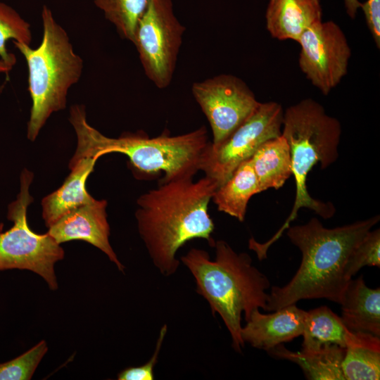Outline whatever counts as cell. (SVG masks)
Segmentation results:
<instances>
[{
	"mask_svg": "<svg viewBox=\"0 0 380 380\" xmlns=\"http://www.w3.org/2000/svg\"><path fill=\"white\" fill-rule=\"evenodd\" d=\"M218 187L205 175L159 184L137 201L135 213L139 235L154 265L164 276L173 274L179 265V248L189 241L203 239L214 247V222L208 204Z\"/></svg>",
	"mask_w": 380,
	"mask_h": 380,
	"instance_id": "obj_1",
	"label": "cell"
},
{
	"mask_svg": "<svg viewBox=\"0 0 380 380\" xmlns=\"http://www.w3.org/2000/svg\"><path fill=\"white\" fill-rule=\"evenodd\" d=\"M379 221V215L332 229L317 218L286 229L291 242L302 253V260L291 281L273 286L267 310L275 311L303 299L324 298L341 304L350 279L344 267L355 248Z\"/></svg>",
	"mask_w": 380,
	"mask_h": 380,
	"instance_id": "obj_2",
	"label": "cell"
},
{
	"mask_svg": "<svg viewBox=\"0 0 380 380\" xmlns=\"http://www.w3.org/2000/svg\"><path fill=\"white\" fill-rule=\"evenodd\" d=\"M69 120L77 139L70 163L84 158L97 160L106 153H120L129 158L133 169L139 173L163 172L164 177L160 184L193 178L199 170L201 155L210 142L205 126L174 137L163 134L148 138L140 134L127 133L118 138L107 137L87 122L82 105L71 107Z\"/></svg>",
	"mask_w": 380,
	"mask_h": 380,
	"instance_id": "obj_3",
	"label": "cell"
},
{
	"mask_svg": "<svg viewBox=\"0 0 380 380\" xmlns=\"http://www.w3.org/2000/svg\"><path fill=\"white\" fill-rule=\"evenodd\" d=\"M215 259L192 248L181 258L193 274L196 292L209 303L212 314L222 317L232 339L234 349L241 353L245 343L241 337V315L246 322L255 309L267 310L270 287L267 277L252 265L251 256L237 253L224 241H215Z\"/></svg>",
	"mask_w": 380,
	"mask_h": 380,
	"instance_id": "obj_4",
	"label": "cell"
},
{
	"mask_svg": "<svg viewBox=\"0 0 380 380\" xmlns=\"http://www.w3.org/2000/svg\"><path fill=\"white\" fill-rule=\"evenodd\" d=\"M341 134L339 121L328 115L323 106L311 98L303 99L284 110L281 135L290 148L295 200L289 217L270 240L265 243H258L255 239L250 241V248L260 260L266 258L270 246L289 227L300 208L313 210L323 219L334 216V204L312 198L308 191L306 181L315 165L319 163L322 169H326L338 159Z\"/></svg>",
	"mask_w": 380,
	"mask_h": 380,
	"instance_id": "obj_5",
	"label": "cell"
},
{
	"mask_svg": "<svg viewBox=\"0 0 380 380\" xmlns=\"http://www.w3.org/2000/svg\"><path fill=\"white\" fill-rule=\"evenodd\" d=\"M42 40L36 49L13 41L28 68V91L32 100L27 138L34 141L50 115L66 106L69 89L80 79L83 60L77 55L66 31L43 6Z\"/></svg>",
	"mask_w": 380,
	"mask_h": 380,
	"instance_id": "obj_6",
	"label": "cell"
},
{
	"mask_svg": "<svg viewBox=\"0 0 380 380\" xmlns=\"http://www.w3.org/2000/svg\"><path fill=\"white\" fill-rule=\"evenodd\" d=\"M33 173L23 169L17 198L8 206L7 218L13 222L11 229L0 230V270H27L41 276L49 287L58 288L54 265L64 257V251L48 233L39 234L30 227L27 210L33 198L29 188Z\"/></svg>",
	"mask_w": 380,
	"mask_h": 380,
	"instance_id": "obj_7",
	"label": "cell"
},
{
	"mask_svg": "<svg viewBox=\"0 0 380 380\" xmlns=\"http://www.w3.org/2000/svg\"><path fill=\"white\" fill-rule=\"evenodd\" d=\"M184 32L172 0H148L133 44L147 77L159 89L172 82Z\"/></svg>",
	"mask_w": 380,
	"mask_h": 380,
	"instance_id": "obj_8",
	"label": "cell"
},
{
	"mask_svg": "<svg viewBox=\"0 0 380 380\" xmlns=\"http://www.w3.org/2000/svg\"><path fill=\"white\" fill-rule=\"evenodd\" d=\"M284 112L277 102L260 103L222 142L217 145L209 142L201 155L199 170L215 180L218 186L224 184L262 143L281 134Z\"/></svg>",
	"mask_w": 380,
	"mask_h": 380,
	"instance_id": "obj_9",
	"label": "cell"
},
{
	"mask_svg": "<svg viewBox=\"0 0 380 380\" xmlns=\"http://www.w3.org/2000/svg\"><path fill=\"white\" fill-rule=\"evenodd\" d=\"M191 91L209 122L213 145L227 138L260 103L248 86L232 75H219L194 82Z\"/></svg>",
	"mask_w": 380,
	"mask_h": 380,
	"instance_id": "obj_10",
	"label": "cell"
},
{
	"mask_svg": "<svg viewBox=\"0 0 380 380\" xmlns=\"http://www.w3.org/2000/svg\"><path fill=\"white\" fill-rule=\"evenodd\" d=\"M297 42L301 71L328 95L348 72L351 49L343 31L334 21H321L307 29Z\"/></svg>",
	"mask_w": 380,
	"mask_h": 380,
	"instance_id": "obj_11",
	"label": "cell"
},
{
	"mask_svg": "<svg viewBox=\"0 0 380 380\" xmlns=\"http://www.w3.org/2000/svg\"><path fill=\"white\" fill-rule=\"evenodd\" d=\"M107 201L96 200L82 205L61 217L49 227L48 234L59 244L72 240H82L100 249L124 271L110 242L107 221Z\"/></svg>",
	"mask_w": 380,
	"mask_h": 380,
	"instance_id": "obj_12",
	"label": "cell"
},
{
	"mask_svg": "<svg viewBox=\"0 0 380 380\" xmlns=\"http://www.w3.org/2000/svg\"><path fill=\"white\" fill-rule=\"evenodd\" d=\"M305 311L291 304L270 314H262L255 309L246 324L241 327V337L244 343L268 351L275 346L301 336Z\"/></svg>",
	"mask_w": 380,
	"mask_h": 380,
	"instance_id": "obj_13",
	"label": "cell"
},
{
	"mask_svg": "<svg viewBox=\"0 0 380 380\" xmlns=\"http://www.w3.org/2000/svg\"><path fill=\"white\" fill-rule=\"evenodd\" d=\"M265 20L273 38L297 42L307 29L322 21L320 0H269Z\"/></svg>",
	"mask_w": 380,
	"mask_h": 380,
	"instance_id": "obj_14",
	"label": "cell"
},
{
	"mask_svg": "<svg viewBox=\"0 0 380 380\" xmlns=\"http://www.w3.org/2000/svg\"><path fill=\"white\" fill-rule=\"evenodd\" d=\"M96 160L84 158L69 163L71 172L62 186L42 199V217L48 228L63 215L95 199L88 193L86 182Z\"/></svg>",
	"mask_w": 380,
	"mask_h": 380,
	"instance_id": "obj_15",
	"label": "cell"
},
{
	"mask_svg": "<svg viewBox=\"0 0 380 380\" xmlns=\"http://www.w3.org/2000/svg\"><path fill=\"white\" fill-rule=\"evenodd\" d=\"M341 318L352 331L380 337V288L368 287L362 275L350 279L341 303Z\"/></svg>",
	"mask_w": 380,
	"mask_h": 380,
	"instance_id": "obj_16",
	"label": "cell"
},
{
	"mask_svg": "<svg viewBox=\"0 0 380 380\" xmlns=\"http://www.w3.org/2000/svg\"><path fill=\"white\" fill-rule=\"evenodd\" d=\"M267 353L276 357L296 363L310 380H345L342 362L345 348L326 344L317 350L293 352L279 344Z\"/></svg>",
	"mask_w": 380,
	"mask_h": 380,
	"instance_id": "obj_17",
	"label": "cell"
},
{
	"mask_svg": "<svg viewBox=\"0 0 380 380\" xmlns=\"http://www.w3.org/2000/svg\"><path fill=\"white\" fill-rule=\"evenodd\" d=\"M345 380L380 379V337L348 331L342 362Z\"/></svg>",
	"mask_w": 380,
	"mask_h": 380,
	"instance_id": "obj_18",
	"label": "cell"
},
{
	"mask_svg": "<svg viewBox=\"0 0 380 380\" xmlns=\"http://www.w3.org/2000/svg\"><path fill=\"white\" fill-rule=\"evenodd\" d=\"M251 160L260 192L280 189L292 175L289 146L281 134L262 143Z\"/></svg>",
	"mask_w": 380,
	"mask_h": 380,
	"instance_id": "obj_19",
	"label": "cell"
},
{
	"mask_svg": "<svg viewBox=\"0 0 380 380\" xmlns=\"http://www.w3.org/2000/svg\"><path fill=\"white\" fill-rule=\"evenodd\" d=\"M260 192L250 158L242 162L229 178L217 188L211 200L219 211L243 222L250 198Z\"/></svg>",
	"mask_w": 380,
	"mask_h": 380,
	"instance_id": "obj_20",
	"label": "cell"
},
{
	"mask_svg": "<svg viewBox=\"0 0 380 380\" xmlns=\"http://www.w3.org/2000/svg\"><path fill=\"white\" fill-rule=\"evenodd\" d=\"M348 331L341 317L327 306L305 311L301 350H317L326 344L345 348Z\"/></svg>",
	"mask_w": 380,
	"mask_h": 380,
	"instance_id": "obj_21",
	"label": "cell"
},
{
	"mask_svg": "<svg viewBox=\"0 0 380 380\" xmlns=\"http://www.w3.org/2000/svg\"><path fill=\"white\" fill-rule=\"evenodd\" d=\"M123 39L134 43L137 23L148 0H93Z\"/></svg>",
	"mask_w": 380,
	"mask_h": 380,
	"instance_id": "obj_22",
	"label": "cell"
},
{
	"mask_svg": "<svg viewBox=\"0 0 380 380\" xmlns=\"http://www.w3.org/2000/svg\"><path fill=\"white\" fill-rule=\"evenodd\" d=\"M9 39L30 46L32 39L30 25L11 6L0 2V57L13 67L16 57L7 51L6 46Z\"/></svg>",
	"mask_w": 380,
	"mask_h": 380,
	"instance_id": "obj_23",
	"label": "cell"
},
{
	"mask_svg": "<svg viewBox=\"0 0 380 380\" xmlns=\"http://www.w3.org/2000/svg\"><path fill=\"white\" fill-rule=\"evenodd\" d=\"M48 350L42 341L34 347L8 362L0 364V380H29Z\"/></svg>",
	"mask_w": 380,
	"mask_h": 380,
	"instance_id": "obj_24",
	"label": "cell"
},
{
	"mask_svg": "<svg viewBox=\"0 0 380 380\" xmlns=\"http://www.w3.org/2000/svg\"><path fill=\"white\" fill-rule=\"evenodd\" d=\"M365 266L380 267V229L369 231L350 255L344 274L351 279Z\"/></svg>",
	"mask_w": 380,
	"mask_h": 380,
	"instance_id": "obj_25",
	"label": "cell"
},
{
	"mask_svg": "<svg viewBox=\"0 0 380 380\" xmlns=\"http://www.w3.org/2000/svg\"><path fill=\"white\" fill-rule=\"evenodd\" d=\"M167 326L163 325L160 331L156 345L155 351L151 358L146 364L139 367H130L121 371L118 374L119 380H153L154 379L153 368L156 366L165 336Z\"/></svg>",
	"mask_w": 380,
	"mask_h": 380,
	"instance_id": "obj_26",
	"label": "cell"
},
{
	"mask_svg": "<svg viewBox=\"0 0 380 380\" xmlns=\"http://www.w3.org/2000/svg\"><path fill=\"white\" fill-rule=\"evenodd\" d=\"M377 49L380 48V0H367L360 7Z\"/></svg>",
	"mask_w": 380,
	"mask_h": 380,
	"instance_id": "obj_27",
	"label": "cell"
},
{
	"mask_svg": "<svg viewBox=\"0 0 380 380\" xmlns=\"http://www.w3.org/2000/svg\"><path fill=\"white\" fill-rule=\"evenodd\" d=\"M345 7L347 14L352 18H355L357 11L361 7V4L358 0H344Z\"/></svg>",
	"mask_w": 380,
	"mask_h": 380,
	"instance_id": "obj_28",
	"label": "cell"
},
{
	"mask_svg": "<svg viewBox=\"0 0 380 380\" xmlns=\"http://www.w3.org/2000/svg\"><path fill=\"white\" fill-rule=\"evenodd\" d=\"M13 67L0 59V73L8 74Z\"/></svg>",
	"mask_w": 380,
	"mask_h": 380,
	"instance_id": "obj_29",
	"label": "cell"
}]
</instances>
